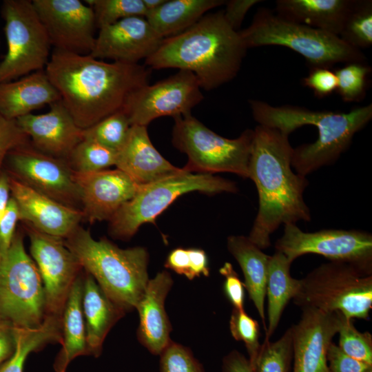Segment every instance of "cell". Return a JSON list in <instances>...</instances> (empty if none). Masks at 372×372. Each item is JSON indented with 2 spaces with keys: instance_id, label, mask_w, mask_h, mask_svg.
<instances>
[{
  "instance_id": "obj_1",
  "label": "cell",
  "mask_w": 372,
  "mask_h": 372,
  "mask_svg": "<svg viewBox=\"0 0 372 372\" xmlns=\"http://www.w3.org/2000/svg\"><path fill=\"white\" fill-rule=\"evenodd\" d=\"M45 72L77 126L84 130L122 110L134 90L148 84L151 70L138 63H108L54 49Z\"/></svg>"
},
{
  "instance_id": "obj_2",
  "label": "cell",
  "mask_w": 372,
  "mask_h": 372,
  "mask_svg": "<svg viewBox=\"0 0 372 372\" xmlns=\"http://www.w3.org/2000/svg\"><path fill=\"white\" fill-rule=\"evenodd\" d=\"M292 151L289 136L278 130L260 125L254 130L248 178L257 189L258 210L247 237L262 250L281 225L311 218L303 196L309 181L292 171Z\"/></svg>"
},
{
  "instance_id": "obj_3",
  "label": "cell",
  "mask_w": 372,
  "mask_h": 372,
  "mask_svg": "<svg viewBox=\"0 0 372 372\" xmlns=\"http://www.w3.org/2000/svg\"><path fill=\"white\" fill-rule=\"evenodd\" d=\"M247 50L239 31L220 10L206 14L185 31L163 39L145 63L149 69L189 71L201 89L210 91L236 76Z\"/></svg>"
},
{
  "instance_id": "obj_4",
  "label": "cell",
  "mask_w": 372,
  "mask_h": 372,
  "mask_svg": "<svg viewBox=\"0 0 372 372\" xmlns=\"http://www.w3.org/2000/svg\"><path fill=\"white\" fill-rule=\"evenodd\" d=\"M254 119L258 125L275 128L289 136L296 129L311 125L318 130V139L293 148L291 167L306 176L334 163L351 143L354 135L372 118V104L348 112L316 111L294 105L273 106L249 100Z\"/></svg>"
},
{
  "instance_id": "obj_5",
  "label": "cell",
  "mask_w": 372,
  "mask_h": 372,
  "mask_svg": "<svg viewBox=\"0 0 372 372\" xmlns=\"http://www.w3.org/2000/svg\"><path fill=\"white\" fill-rule=\"evenodd\" d=\"M63 242L109 298L125 312L136 308L149 280L146 248L121 249L105 238L95 240L80 225Z\"/></svg>"
},
{
  "instance_id": "obj_6",
  "label": "cell",
  "mask_w": 372,
  "mask_h": 372,
  "mask_svg": "<svg viewBox=\"0 0 372 372\" xmlns=\"http://www.w3.org/2000/svg\"><path fill=\"white\" fill-rule=\"evenodd\" d=\"M246 48L279 45L302 55L311 68H331L338 63L365 62L361 50L338 35L284 19L259 9L247 28L239 31Z\"/></svg>"
},
{
  "instance_id": "obj_7",
  "label": "cell",
  "mask_w": 372,
  "mask_h": 372,
  "mask_svg": "<svg viewBox=\"0 0 372 372\" xmlns=\"http://www.w3.org/2000/svg\"><path fill=\"white\" fill-rule=\"evenodd\" d=\"M192 192L208 194L236 193V183L212 174L182 172L140 185L134 196L111 218L109 233L116 239H130L145 223L154 224L156 218L179 196Z\"/></svg>"
},
{
  "instance_id": "obj_8",
  "label": "cell",
  "mask_w": 372,
  "mask_h": 372,
  "mask_svg": "<svg viewBox=\"0 0 372 372\" xmlns=\"http://www.w3.org/2000/svg\"><path fill=\"white\" fill-rule=\"evenodd\" d=\"M300 280V287L293 301L300 309L338 312L351 320L370 318L372 274L349 263L330 261Z\"/></svg>"
},
{
  "instance_id": "obj_9",
  "label": "cell",
  "mask_w": 372,
  "mask_h": 372,
  "mask_svg": "<svg viewBox=\"0 0 372 372\" xmlns=\"http://www.w3.org/2000/svg\"><path fill=\"white\" fill-rule=\"evenodd\" d=\"M254 130L236 138H225L192 114L174 118L172 143L187 156L183 167L188 172H229L247 178Z\"/></svg>"
},
{
  "instance_id": "obj_10",
  "label": "cell",
  "mask_w": 372,
  "mask_h": 372,
  "mask_svg": "<svg viewBox=\"0 0 372 372\" xmlns=\"http://www.w3.org/2000/svg\"><path fill=\"white\" fill-rule=\"evenodd\" d=\"M0 316L22 329L39 327L46 316L43 282L19 231L0 260Z\"/></svg>"
},
{
  "instance_id": "obj_11",
  "label": "cell",
  "mask_w": 372,
  "mask_h": 372,
  "mask_svg": "<svg viewBox=\"0 0 372 372\" xmlns=\"http://www.w3.org/2000/svg\"><path fill=\"white\" fill-rule=\"evenodd\" d=\"M6 54L0 63V83L43 70L51 53V42L32 1L4 0Z\"/></svg>"
},
{
  "instance_id": "obj_12",
  "label": "cell",
  "mask_w": 372,
  "mask_h": 372,
  "mask_svg": "<svg viewBox=\"0 0 372 372\" xmlns=\"http://www.w3.org/2000/svg\"><path fill=\"white\" fill-rule=\"evenodd\" d=\"M275 249L291 262L302 255L315 254L372 274V235L367 231L329 229L304 232L296 224H287Z\"/></svg>"
},
{
  "instance_id": "obj_13",
  "label": "cell",
  "mask_w": 372,
  "mask_h": 372,
  "mask_svg": "<svg viewBox=\"0 0 372 372\" xmlns=\"http://www.w3.org/2000/svg\"><path fill=\"white\" fill-rule=\"evenodd\" d=\"M201 90L192 72L179 70L153 85L148 83L134 90L122 110L132 125L147 127L161 116L174 119L192 114V109L203 99Z\"/></svg>"
},
{
  "instance_id": "obj_14",
  "label": "cell",
  "mask_w": 372,
  "mask_h": 372,
  "mask_svg": "<svg viewBox=\"0 0 372 372\" xmlns=\"http://www.w3.org/2000/svg\"><path fill=\"white\" fill-rule=\"evenodd\" d=\"M5 163L10 176L60 203L81 210L75 174L67 160L43 153L28 142L12 149Z\"/></svg>"
},
{
  "instance_id": "obj_15",
  "label": "cell",
  "mask_w": 372,
  "mask_h": 372,
  "mask_svg": "<svg viewBox=\"0 0 372 372\" xmlns=\"http://www.w3.org/2000/svg\"><path fill=\"white\" fill-rule=\"evenodd\" d=\"M26 229L32 258L44 287L46 316L61 317L68 294L83 268L63 238L40 232L28 225Z\"/></svg>"
},
{
  "instance_id": "obj_16",
  "label": "cell",
  "mask_w": 372,
  "mask_h": 372,
  "mask_svg": "<svg viewBox=\"0 0 372 372\" xmlns=\"http://www.w3.org/2000/svg\"><path fill=\"white\" fill-rule=\"evenodd\" d=\"M54 49L89 54L96 28L92 8L79 0H32Z\"/></svg>"
},
{
  "instance_id": "obj_17",
  "label": "cell",
  "mask_w": 372,
  "mask_h": 372,
  "mask_svg": "<svg viewBox=\"0 0 372 372\" xmlns=\"http://www.w3.org/2000/svg\"><path fill=\"white\" fill-rule=\"evenodd\" d=\"M299 321L292 325L293 372H331L327 353L338 333L342 314L302 308Z\"/></svg>"
},
{
  "instance_id": "obj_18",
  "label": "cell",
  "mask_w": 372,
  "mask_h": 372,
  "mask_svg": "<svg viewBox=\"0 0 372 372\" xmlns=\"http://www.w3.org/2000/svg\"><path fill=\"white\" fill-rule=\"evenodd\" d=\"M163 39L145 17H128L100 28L89 54L99 60L136 64L154 54Z\"/></svg>"
},
{
  "instance_id": "obj_19",
  "label": "cell",
  "mask_w": 372,
  "mask_h": 372,
  "mask_svg": "<svg viewBox=\"0 0 372 372\" xmlns=\"http://www.w3.org/2000/svg\"><path fill=\"white\" fill-rule=\"evenodd\" d=\"M74 174L81 210L83 218L90 223L109 221L134 196L140 186L116 168Z\"/></svg>"
},
{
  "instance_id": "obj_20",
  "label": "cell",
  "mask_w": 372,
  "mask_h": 372,
  "mask_svg": "<svg viewBox=\"0 0 372 372\" xmlns=\"http://www.w3.org/2000/svg\"><path fill=\"white\" fill-rule=\"evenodd\" d=\"M19 220L45 234L65 238L79 226L81 210L66 206L10 176Z\"/></svg>"
},
{
  "instance_id": "obj_21",
  "label": "cell",
  "mask_w": 372,
  "mask_h": 372,
  "mask_svg": "<svg viewBox=\"0 0 372 372\" xmlns=\"http://www.w3.org/2000/svg\"><path fill=\"white\" fill-rule=\"evenodd\" d=\"M44 114L32 113L17 118L21 130L31 138V144L39 151L67 160L75 146L83 139L82 129L61 101L50 105Z\"/></svg>"
},
{
  "instance_id": "obj_22",
  "label": "cell",
  "mask_w": 372,
  "mask_h": 372,
  "mask_svg": "<svg viewBox=\"0 0 372 372\" xmlns=\"http://www.w3.org/2000/svg\"><path fill=\"white\" fill-rule=\"evenodd\" d=\"M174 281L167 270L149 279L136 306L139 315L137 339L151 353L160 355L170 342L172 324L165 308Z\"/></svg>"
},
{
  "instance_id": "obj_23",
  "label": "cell",
  "mask_w": 372,
  "mask_h": 372,
  "mask_svg": "<svg viewBox=\"0 0 372 372\" xmlns=\"http://www.w3.org/2000/svg\"><path fill=\"white\" fill-rule=\"evenodd\" d=\"M116 169L138 185H144L184 171L173 165L155 148L147 127L132 125L127 138L117 152Z\"/></svg>"
},
{
  "instance_id": "obj_24",
  "label": "cell",
  "mask_w": 372,
  "mask_h": 372,
  "mask_svg": "<svg viewBox=\"0 0 372 372\" xmlns=\"http://www.w3.org/2000/svg\"><path fill=\"white\" fill-rule=\"evenodd\" d=\"M60 100L58 91L45 70L34 72L18 80L0 83V113L8 119L17 120Z\"/></svg>"
},
{
  "instance_id": "obj_25",
  "label": "cell",
  "mask_w": 372,
  "mask_h": 372,
  "mask_svg": "<svg viewBox=\"0 0 372 372\" xmlns=\"http://www.w3.org/2000/svg\"><path fill=\"white\" fill-rule=\"evenodd\" d=\"M82 310L87 353L98 358L107 333L126 312L107 297L86 271L83 275Z\"/></svg>"
},
{
  "instance_id": "obj_26",
  "label": "cell",
  "mask_w": 372,
  "mask_h": 372,
  "mask_svg": "<svg viewBox=\"0 0 372 372\" xmlns=\"http://www.w3.org/2000/svg\"><path fill=\"white\" fill-rule=\"evenodd\" d=\"M355 0H278L276 14L339 36Z\"/></svg>"
},
{
  "instance_id": "obj_27",
  "label": "cell",
  "mask_w": 372,
  "mask_h": 372,
  "mask_svg": "<svg viewBox=\"0 0 372 372\" xmlns=\"http://www.w3.org/2000/svg\"><path fill=\"white\" fill-rule=\"evenodd\" d=\"M227 247L242 269L245 288L266 331L265 299L271 256L264 253L245 236H229L227 240Z\"/></svg>"
},
{
  "instance_id": "obj_28",
  "label": "cell",
  "mask_w": 372,
  "mask_h": 372,
  "mask_svg": "<svg viewBox=\"0 0 372 372\" xmlns=\"http://www.w3.org/2000/svg\"><path fill=\"white\" fill-rule=\"evenodd\" d=\"M83 275L75 280L61 314V350L54 362L55 372H66L70 363L79 355H88L82 310Z\"/></svg>"
},
{
  "instance_id": "obj_29",
  "label": "cell",
  "mask_w": 372,
  "mask_h": 372,
  "mask_svg": "<svg viewBox=\"0 0 372 372\" xmlns=\"http://www.w3.org/2000/svg\"><path fill=\"white\" fill-rule=\"evenodd\" d=\"M223 0H165L145 19L162 39L178 34L200 19L209 10L225 3Z\"/></svg>"
},
{
  "instance_id": "obj_30",
  "label": "cell",
  "mask_w": 372,
  "mask_h": 372,
  "mask_svg": "<svg viewBox=\"0 0 372 372\" xmlns=\"http://www.w3.org/2000/svg\"><path fill=\"white\" fill-rule=\"evenodd\" d=\"M292 262L278 251L271 256L266 285L268 323L265 338H271L278 326L285 307L299 291L300 280L293 278L290 274Z\"/></svg>"
},
{
  "instance_id": "obj_31",
  "label": "cell",
  "mask_w": 372,
  "mask_h": 372,
  "mask_svg": "<svg viewBox=\"0 0 372 372\" xmlns=\"http://www.w3.org/2000/svg\"><path fill=\"white\" fill-rule=\"evenodd\" d=\"M61 317L46 316L36 329L15 327L17 345L12 356L0 366V372H23L28 356L43 347L61 341Z\"/></svg>"
},
{
  "instance_id": "obj_32",
  "label": "cell",
  "mask_w": 372,
  "mask_h": 372,
  "mask_svg": "<svg viewBox=\"0 0 372 372\" xmlns=\"http://www.w3.org/2000/svg\"><path fill=\"white\" fill-rule=\"evenodd\" d=\"M339 37L345 43L360 50L371 46L372 1H354Z\"/></svg>"
},
{
  "instance_id": "obj_33",
  "label": "cell",
  "mask_w": 372,
  "mask_h": 372,
  "mask_svg": "<svg viewBox=\"0 0 372 372\" xmlns=\"http://www.w3.org/2000/svg\"><path fill=\"white\" fill-rule=\"evenodd\" d=\"M117 152L96 141L82 139L67 159L74 173L87 174L115 166Z\"/></svg>"
},
{
  "instance_id": "obj_34",
  "label": "cell",
  "mask_w": 372,
  "mask_h": 372,
  "mask_svg": "<svg viewBox=\"0 0 372 372\" xmlns=\"http://www.w3.org/2000/svg\"><path fill=\"white\" fill-rule=\"evenodd\" d=\"M293 340L289 327L276 341L265 338L253 366V372H290Z\"/></svg>"
},
{
  "instance_id": "obj_35",
  "label": "cell",
  "mask_w": 372,
  "mask_h": 372,
  "mask_svg": "<svg viewBox=\"0 0 372 372\" xmlns=\"http://www.w3.org/2000/svg\"><path fill=\"white\" fill-rule=\"evenodd\" d=\"M131 126L128 117L121 110L83 130L82 138L118 152L125 142Z\"/></svg>"
},
{
  "instance_id": "obj_36",
  "label": "cell",
  "mask_w": 372,
  "mask_h": 372,
  "mask_svg": "<svg viewBox=\"0 0 372 372\" xmlns=\"http://www.w3.org/2000/svg\"><path fill=\"white\" fill-rule=\"evenodd\" d=\"M85 3L92 8L99 29L125 18L145 17L147 13L143 0H86Z\"/></svg>"
},
{
  "instance_id": "obj_37",
  "label": "cell",
  "mask_w": 372,
  "mask_h": 372,
  "mask_svg": "<svg viewBox=\"0 0 372 372\" xmlns=\"http://www.w3.org/2000/svg\"><path fill=\"white\" fill-rule=\"evenodd\" d=\"M371 71L364 62L347 63L335 70L338 79L336 92L343 101L358 102L364 98Z\"/></svg>"
},
{
  "instance_id": "obj_38",
  "label": "cell",
  "mask_w": 372,
  "mask_h": 372,
  "mask_svg": "<svg viewBox=\"0 0 372 372\" xmlns=\"http://www.w3.org/2000/svg\"><path fill=\"white\" fill-rule=\"evenodd\" d=\"M341 350L349 356L372 365V335L360 332L354 326L353 320L341 316L338 331Z\"/></svg>"
},
{
  "instance_id": "obj_39",
  "label": "cell",
  "mask_w": 372,
  "mask_h": 372,
  "mask_svg": "<svg viewBox=\"0 0 372 372\" xmlns=\"http://www.w3.org/2000/svg\"><path fill=\"white\" fill-rule=\"evenodd\" d=\"M229 330L236 340L244 342L253 369L260 347L258 322L249 316L245 309L233 308L229 320Z\"/></svg>"
},
{
  "instance_id": "obj_40",
  "label": "cell",
  "mask_w": 372,
  "mask_h": 372,
  "mask_svg": "<svg viewBox=\"0 0 372 372\" xmlns=\"http://www.w3.org/2000/svg\"><path fill=\"white\" fill-rule=\"evenodd\" d=\"M159 355L160 372H205L190 349L172 340Z\"/></svg>"
},
{
  "instance_id": "obj_41",
  "label": "cell",
  "mask_w": 372,
  "mask_h": 372,
  "mask_svg": "<svg viewBox=\"0 0 372 372\" xmlns=\"http://www.w3.org/2000/svg\"><path fill=\"white\" fill-rule=\"evenodd\" d=\"M28 142V136L21 130L17 121L8 119L0 113V173L8 154Z\"/></svg>"
},
{
  "instance_id": "obj_42",
  "label": "cell",
  "mask_w": 372,
  "mask_h": 372,
  "mask_svg": "<svg viewBox=\"0 0 372 372\" xmlns=\"http://www.w3.org/2000/svg\"><path fill=\"white\" fill-rule=\"evenodd\" d=\"M302 85L311 90L316 96L323 98L336 92L338 79L335 71L330 68H311L302 79Z\"/></svg>"
},
{
  "instance_id": "obj_43",
  "label": "cell",
  "mask_w": 372,
  "mask_h": 372,
  "mask_svg": "<svg viewBox=\"0 0 372 372\" xmlns=\"http://www.w3.org/2000/svg\"><path fill=\"white\" fill-rule=\"evenodd\" d=\"M219 273L225 278L224 292L233 308L243 310L245 288L233 265L229 262H225L219 269Z\"/></svg>"
},
{
  "instance_id": "obj_44",
  "label": "cell",
  "mask_w": 372,
  "mask_h": 372,
  "mask_svg": "<svg viewBox=\"0 0 372 372\" xmlns=\"http://www.w3.org/2000/svg\"><path fill=\"white\" fill-rule=\"evenodd\" d=\"M327 363L331 372H366L372 365L353 358L333 342L327 353Z\"/></svg>"
},
{
  "instance_id": "obj_45",
  "label": "cell",
  "mask_w": 372,
  "mask_h": 372,
  "mask_svg": "<svg viewBox=\"0 0 372 372\" xmlns=\"http://www.w3.org/2000/svg\"><path fill=\"white\" fill-rule=\"evenodd\" d=\"M19 220L18 209L11 197L7 211L0 225V260L6 255L11 246Z\"/></svg>"
},
{
  "instance_id": "obj_46",
  "label": "cell",
  "mask_w": 372,
  "mask_h": 372,
  "mask_svg": "<svg viewBox=\"0 0 372 372\" xmlns=\"http://www.w3.org/2000/svg\"><path fill=\"white\" fill-rule=\"evenodd\" d=\"M164 266L190 280L194 279L192 273V260L188 249L177 247L172 250L167 256Z\"/></svg>"
},
{
  "instance_id": "obj_47",
  "label": "cell",
  "mask_w": 372,
  "mask_h": 372,
  "mask_svg": "<svg viewBox=\"0 0 372 372\" xmlns=\"http://www.w3.org/2000/svg\"><path fill=\"white\" fill-rule=\"evenodd\" d=\"M260 2L258 0H230L225 2L226 8L223 10L225 19L236 30L240 27L245 15L250 8Z\"/></svg>"
},
{
  "instance_id": "obj_48",
  "label": "cell",
  "mask_w": 372,
  "mask_h": 372,
  "mask_svg": "<svg viewBox=\"0 0 372 372\" xmlns=\"http://www.w3.org/2000/svg\"><path fill=\"white\" fill-rule=\"evenodd\" d=\"M16 345L15 327L3 320L0 322V366L12 356Z\"/></svg>"
},
{
  "instance_id": "obj_49",
  "label": "cell",
  "mask_w": 372,
  "mask_h": 372,
  "mask_svg": "<svg viewBox=\"0 0 372 372\" xmlns=\"http://www.w3.org/2000/svg\"><path fill=\"white\" fill-rule=\"evenodd\" d=\"M222 372H253L249 359L237 350H233L223 359Z\"/></svg>"
},
{
  "instance_id": "obj_50",
  "label": "cell",
  "mask_w": 372,
  "mask_h": 372,
  "mask_svg": "<svg viewBox=\"0 0 372 372\" xmlns=\"http://www.w3.org/2000/svg\"><path fill=\"white\" fill-rule=\"evenodd\" d=\"M10 198V175L2 171L0 173V225L7 211Z\"/></svg>"
},
{
  "instance_id": "obj_51",
  "label": "cell",
  "mask_w": 372,
  "mask_h": 372,
  "mask_svg": "<svg viewBox=\"0 0 372 372\" xmlns=\"http://www.w3.org/2000/svg\"><path fill=\"white\" fill-rule=\"evenodd\" d=\"M147 12L161 6L165 0H143Z\"/></svg>"
},
{
  "instance_id": "obj_52",
  "label": "cell",
  "mask_w": 372,
  "mask_h": 372,
  "mask_svg": "<svg viewBox=\"0 0 372 372\" xmlns=\"http://www.w3.org/2000/svg\"><path fill=\"white\" fill-rule=\"evenodd\" d=\"M3 320H4L2 317L0 316V322H2Z\"/></svg>"
},
{
  "instance_id": "obj_53",
  "label": "cell",
  "mask_w": 372,
  "mask_h": 372,
  "mask_svg": "<svg viewBox=\"0 0 372 372\" xmlns=\"http://www.w3.org/2000/svg\"><path fill=\"white\" fill-rule=\"evenodd\" d=\"M366 372H372V368L368 370Z\"/></svg>"
}]
</instances>
